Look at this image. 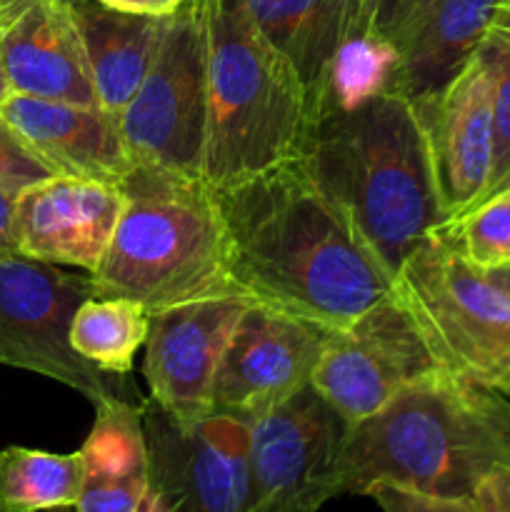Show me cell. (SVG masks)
<instances>
[{
    "mask_svg": "<svg viewBox=\"0 0 510 512\" xmlns=\"http://www.w3.org/2000/svg\"><path fill=\"white\" fill-rule=\"evenodd\" d=\"M13 85H10V78H8V70H5V63H3V53H0V108H3L5 103L10 100V95H13Z\"/></svg>",
    "mask_w": 510,
    "mask_h": 512,
    "instance_id": "obj_34",
    "label": "cell"
},
{
    "mask_svg": "<svg viewBox=\"0 0 510 512\" xmlns=\"http://www.w3.org/2000/svg\"><path fill=\"white\" fill-rule=\"evenodd\" d=\"M55 512H75V508H63V510H55Z\"/></svg>",
    "mask_w": 510,
    "mask_h": 512,
    "instance_id": "obj_37",
    "label": "cell"
},
{
    "mask_svg": "<svg viewBox=\"0 0 510 512\" xmlns=\"http://www.w3.org/2000/svg\"><path fill=\"white\" fill-rule=\"evenodd\" d=\"M205 33L208 123L200 178L228 188L303 158L313 113L295 65L265 38L243 0H193Z\"/></svg>",
    "mask_w": 510,
    "mask_h": 512,
    "instance_id": "obj_4",
    "label": "cell"
},
{
    "mask_svg": "<svg viewBox=\"0 0 510 512\" xmlns=\"http://www.w3.org/2000/svg\"><path fill=\"white\" fill-rule=\"evenodd\" d=\"M503 188H510V173L508 175H505V178L503 180H500V183L498 185H495V188L493 190H490V193H495V190H503ZM488 193V195H490Z\"/></svg>",
    "mask_w": 510,
    "mask_h": 512,
    "instance_id": "obj_36",
    "label": "cell"
},
{
    "mask_svg": "<svg viewBox=\"0 0 510 512\" xmlns=\"http://www.w3.org/2000/svg\"><path fill=\"white\" fill-rule=\"evenodd\" d=\"M0 53L15 93L98 105L68 0H0Z\"/></svg>",
    "mask_w": 510,
    "mask_h": 512,
    "instance_id": "obj_16",
    "label": "cell"
},
{
    "mask_svg": "<svg viewBox=\"0 0 510 512\" xmlns=\"http://www.w3.org/2000/svg\"><path fill=\"white\" fill-rule=\"evenodd\" d=\"M438 233L475 268L510 263V188L495 190L448 218Z\"/></svg>",
    "mask_w": 510,
    "mask_h": 512,
    "instance_id": "obj_24",
    "label": "cell"
},
{
    "mask_svg": "<svg viewBox=\"0 0 510 512\" xmlns=\"http://www.w3.org/2000/svg\"><path fill=\"white\" fill-rule=\"evenodd\" d=\"M20 255L15 238V198L0 188V260Z\"/></svg>",
    "mask_w": 510,
    "mask_h": 512,
    "instance_id": "obj_31",
    "label": "cell"
},
{
    "mask_svg": "<svg viewBox=\"0 0 510 512\" xmlns=\"http://www.w3.org/2000/svg\"><path fill=\"white\" fill-rule=\"evenodd\" d=\"M393 290L440 368L490 385L510 373V300L438 230L408 255Z\"/></svg>",
    "mask_w": 510,
    "mask_h": 512,
    "instance_id": "obj_6",
    "label": "cell"
},
{
    "mask_svg": "<svg viewBox=\"0 0 510 512\" xmlns=\"http://www.w3.org/2000/svg\"><path fill=\"white\" fill-rule=\"evenodd\" d=\"M508 0H430L395 40L390 93L415 110L433 103L478 53Z\"/></svg>",
    "mask_w": 510,
    "mask_h": 512,
    "instance_id": "obj_18",
    "label": "cell"
},
{
    "mask_svg": "<svg viewBox=\"0 0 510 512\" xmlns=\"http://www.w3.org/2000/svg\"><path fill=\"white\" fill-rule=\"evenodd\" d=\"M418 115L428 133L445 215L453 218L488 193L493 175V98L478 55Z\"/></svg>",
    "mask_w": 510,
    "mask_h": 512,
    "instance_id": "obj_15",
    "label": "cell"
},
{
    "mask_svg": "<svg viewBox=\"0 0 510 512\" xmlns=\"http://www.w3.org/2000/svg\"><path fill=\"white\" fill-rule=\"evenodd\" d=\"M260 33L295 65L318 115L338 50L358 33V0H243Z\"/></svg>",
    "mask_w": 510,
    "mask_h": 512,
    "instance_id": "obj_20",
    "label": "cell"
},
{
    "mask_svg": "<svg viewBox=\"0 0 510 512\" xmlns=\"http://www.w3.org/2000/svg\"><path fill=\"white\" fill-rule=\"evenodd\" d=\"M430 0H358V33L375 35L395 45L403 30Z\"/></svg>",
    "mask_w": 510,
    "mask_h": 512,
    "instance_id": "obj_27",
    "label": "cell"
},
{
    "mask_svg": "<svg viewBox=\"0 0 510 512\" xmlns=\"http://www.w3.org/2000/svg\"><path fill=\"white\" fill-rule=\"evenodd\" d=\"M485 275L490 278V283L495 285V288L500 290V293L505 295V298L510 300V263H500V265H493V268L483 270Z\"/></svg>",
    "mask_w": 510,
    "mask_h": 512,
    "instance_id": "obj_32",
    "label": "cell"
},
{
    "mask_svg": "<svg viewBox=\"0 0 510 512\" xmlns=\"http://www.w3.org/2000/svg\"><path fill=\"white\" fill-rule=\"evenodd\" d=\"M495 388H498L500 393H503V395H508V398H510V373L505 375V378H500L498 383H495Z\"/></svg>",
    "mask_w": 510,
    "mask_h": 512,
    "instance_id": "obj_35",
    "label": "cell"
},
{
    "mask_svg": "<svg viewBox=\"0 0 510 512\" xmlns=\"http://www.w3.org/2000/svg\"><path fill=\"white\" fill-rule=\"evenodd\" d=\"M93 278L43 260H0V365L30 370L98 405L123 398L118 375L85 363L70 345L75 310L93 298Z\"/></svg>",
    "mask_w": 510,
    "mask_h": 512,
    "instance_id": "obj_8",
    "label": "cell"
},
{
    "mask_svg": "<svg viewBox=\"0 0 510 512\" xmlns=\"http://www.w3.org/2000/svg\"><path fill=\"white\" fill-rule=\"evenodd\" d=\"M253 298L240 293L190 300L150 315L143 375L150 400L180 423L213 415L220 360Z\"/></svg>",
    "mask_w": 510,
    "mask_h": 512,
    "instance_id": "obj_13",
    "label": "cell"
},
{
    "mask_svg": "<svg viewBox=\"0 0 510 512\" xmlns=\"http://www.w3.org/2000/svg\"><path fill=\"white\" fill-rule=\"evenodd\" d=\"M303 163L393 280L448 220L423 120L398 93L313 120Z\"/></svg>",
    "mask_w": 510,
    "mask_h": 512,
    "instance_id": "obj_3",
    "label": "cell"
},
{
    "mask_svg": "<svg viewBox=\"0 0 510 512\" xmlns=\"http://www.w3.org/2000/svg\"><path fill=\"white\" fill-rule=\"evenodd\" d=\"M120 188L125 208L90 273L98 298L135 300L153 315L190 300L240 293L230 273L223 215L203 178L133 168Z\"/></svg>",
    "mask_w": 510,
    "mask_h": 512,
    "instance_id": "obj_5",
    "label": "cell"
},
{
    "mask_svg": "<svg viewBox=\"0 0 510 512\" xmlns=\"http://www.w3.org/2000/svg\"><path fill=\"white\" fill-rule=\"evenodd\" d=\"M503 468H510V398L438 368L348 425L338 473L343 493L365 495L375 483H390L438 498H475L480 483Z\"/></svg>",
    "mask_w": 510,
    "mask_h": 512,
    "instance_id": "obj_2",
    "label": "cell"
},
{
    "mask_svg": "<svg viewBox=\"0 0 510 512\" xmlns=\"http://www.w3.org/2000/svg\"><path fill=\"white\" fill-rule=\"evenodd\" d=\"M148 330L150 310L145 305L93 295L75 310L70 345L85 363L125 378L133 370L135 353L148 340Z\"/></svg>",
    "mask_w": 510,
    "mask_h": 512,
    "instance_id": "obj_23",
    "label": "cell"
},
{
    "mask_svg": "<svg viewBox=\"0 0 510 512\" xmlns=\"http://www.w3.org/2000/svg\"><path fill=\"white\" fill-rule=\"evenodd\" d=\"M328 333L310 320L253 300L220 360L213 413L248 425L308 388Z\"/></svg>",
    "mask_w": 510,
    "mask_h": 512,
    "instance_id": "obj_12",
    "label": "cell"
},
{
    "mask_svg": "<svg viewBox=\"0 0 510 512\" xmlns=\"http://www.w3.org/2000/svg\"><path fill=\"white\" fill-rule=\"evenodd\" d=\"M150 488L165 512H248V425L228 415L180 423L143 400Z\"/></svg>",
    "mask_w": 510,
    "mask_h": 512,
    "instance_id": "obj_11",
    "label": "cell"
},
{
    "mask_svg": "<svg viewBox=\"0 0 510 512\" xmlns=\"http://www.w3.org/2000/svg\"><path fill=\"white\" fill-rule=\"evenodd\" d=\"M83 493L75 512H135L150 488L143 403L108 398L95 405L83 448Z\"/></svg>",
    "mask_w": 510,
    "mask_h": 512,
    "instance_id": "obj_19",
    "label": "cell"
},
{
    "mask_svg": "<svg viewBox=\"0 0 510 512\" xmlns=\"http://www.w3.org/2000/svg\"><path fill=\"white\" fill-rule=\"evenodd\" d=\"M83 455L30 448L0 450V512L75 508L83 493Z\"/></svg>",
    "mask_w": 510,
    "mask_h": 512,
    "instance_id": "obj_22",
    "label": "cell"
},
{
    "mask_svg": "<svg viewBox=\"0 0 510 512\" xmlns=\"http://www.w3.org/2000/svg\"><path fill=\"white\" fill-rule=\"evenodd\" d=\"M480 512H510V468L495 470L475 490Z\"/></svg>",
    "mask_w": 510,
    "mask_h": 512,
    "instance_id": "obj_29",
    "label": "cell"
},
{
    "mask_svg": "<svg viewBox=\"0 0 510 512\" xmlns=\"http://www.w3.org/2000/svg\"><path fill=\"white\" fill-rule=\"evenodd\" d=\"M345 430L313 385L248 423V512H318L343 495Z\"/></svg>",
    "mask_w": 510,
    "mask_h": 512,
    "instance_id": "obj_9",
    "label": "cell"
},
{
    "mask_svg": "<svg viewBox=\"0 0 510 512\" xmlns=\"http://www.w3.org/2000/svg\"><path fill=\"white\" fill-rule=\"evenodd\" d=\"M100 5L118 13L128 15H145V18H170L178 13L188 0H98Z\"/></svg>",
    "mask_w": 510,
    "mask_h": 512,
    "instance_id": "obj_30",
    "label": "cell"
},
{
    "mask_svg": "<svg viewBox=\"0 0 510 512\" xmlns=\"http://www.w3.org/2000/svg\"><path fill=\"white\" fill-rule=\"evenodd\" d=\"M125 193L100 180L53 175L15 198L20 255L93 273L108 250Z\"/></svg>",
    "mask_w": 510,
    "mask_h": 512,
    "instance_id": "obj_14",
    "label": "cell"
},
{
    "mask_svg": "<svg viewBox=\"0 0 510 512\" xmlns=\"http://www.w3.org/2000/svg\"><path fill=\"white\" fill-rule=\"evenodd\" d=\"M475 55H478L485 73H488L490 98H493L495 148L493 175H490L488 188L490 193L510 173V0L500 10L498 20L493 23L490 33L485 35L483 45H480Z\"/></svg>",
    "mask_w": 510,
    "mask_h": 512,
    "instance_id": "obj_25",
    "label": "cell"
},
{
    "mask_svg": "<svg viewBox=\"0 0 510 512\" xmlns=\"http://www.w3.org/2000/svg\"><path fill=\"white\" fill-rule=\"evenodd\" d=\"M98 105L118 115L133 100L153 63L163 20L128 15L98 0H68Z\"/></svg>",
    "mask_w": 510,
    "mask_h": 512,
    "instance_id": "obj_21",
    "label": "cell"
},
{
    "mask_svg": "<svg viewBox=\"0 0 510 512\" xmlns=\"http://www.w3.org/2000/svg\"><path fill=\"white\" fill-rule=\"evenodd\" d=\"M0 113L55 175L120 185L133 173L118 115L100 105L13 93Z\"/></svg>",
    "mask_w": 510,
    "mask_h": 512,
    "instance_id": "obj_17",
    "label": "cell"
},
{
    "mask_svg": "<svg viewBox=\"0 0 510 512\" xmlns=\"http://www.w3.org/2000/svg\"><path fill=\"white\" fill-rule=\"evenodd\" d=\"M365 495L383 512H480L475 498H438L390 483H375Z\"/></svg>",
    "mask_w": 510,
    "mask_h": 512,
    "instance_id": "obj_28",
    "label": "cell"
},
{
    "mask_svg": "<svg viewBox=\"0 0 510 512\" xmlns=\"http://www.w3.org/2000/svg\"><path fill=\"white\" fill-rule=\"evenodd\" d=\"M208 123L205 33L193 0L163 20L153 63L118 113L135 168L200 178Z\"/></svg>",
    "mask_w": 510,
    "mask_h": 512,
    "instance_id": "obj_7",
    "label": "cell"
},
{
    "mask_svg": "<svg viewBox=\"0 0 510 512\" xmlns=\"http://www.w3.org/2000/svg\"><path fill=\"white\" fill-rule=\"evenodd\" d=\"M240 293L325 330L348 328L393 290L373 250L303 158L213 190Z\"/></svg>",
    "mask_w": 510,
    "mask_h": 512,
    "instance_id": "obj_1",
    "label": "cell"
},
{
    "mask_svg": "<svg viewBox=\"0 0 510 512\" xmlns=\"http://www.w3.org/2000/svg\"><path fill=\"white\" fill-rule=\"evenodd\" d=\"M135 512H165V508H163V503H160L158 493H155L153 488H148V493L143 495V500H140L138 510Z\"/></svg>",
    "mask_w": 510,
    "mask_h": 512,
    "instance_id": "obj_33",
    "label": "cell"
},
{
    "mask_svg": "<svg viewBox=\"0 0 510 512\" xmlns=\"http://www.w3.org/2000/svg\"><path fill=\"white\" fill-rule=\"evenodd\" d=\"M438 368L415 318L390 290L348 328L330 330L310 385L345 425H358Z\"/></svg>",
    "mask_w": 510,
    "mask_h": 512,
    "instance_id": "obj_10",
    "label": "cell"
},
{
    "mask_svg": "<svg viewBox=\"0 0 510 512\" xmlns=\"http://www.w3.org/2000/svg\"><path fill=\"white\" fill-rule=\"evenodd\" d=\"M53 175L55 170L25 143L23 135L0 113V188L18 198L25 188Z\"/></svg>",
    "mask_w": 510,
    "mask_h": 512,
    "instance_id": "obj_26",
    "label": "cell"
}]
</instances>
